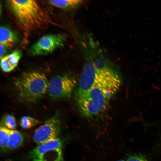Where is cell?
Returning a JSON list of instances; mask_svg holds the SVG:
<instances>
[{"label": "cell", "mask_w": 161, "mask_h": 161, "mask_svg": "<svg viewBox=\"0 0 161 161\" xmlns=\"http://www.w3.org/2000/svg\"><path fill=\"white\" fill-rule=\"evenodd\" d=\"M121 85L117 82H98L86 92L75 94L80 114L86 118H91L103 112Z\"/></svg>", "instance_id": "cell-1"}, {"label": "cell", "mask_w": 161, "mask_h": 161, "mask_svg": "<svg viewBox=\"0 0 161 161\" xmlns=\"http://www.w3.org/2000/svg\"><path fill=\"white\" fill-rule=\"evenodd\" d=\"M49 82L44 74L34 71L23 73L15 80L14 85L19 97L30 103L36 102L45 95Z\"/></svg>", "instance_id": "cell-2"}, {"label": "cell", "mask_w": 161, "mask_h": 161, "mask_svg": "<svg viewBox=\"0 0 161 161\" xmlns=\"http://www.w3.org/2000/svg\"><path fill=\"white\" fill-rule=\"evenodd\" d=\"M7 3L19 22L26 29L31 30L42 21L43 12L36 1L11 0L7 1Z\"/></svg>", "instance_id": "cell-3"}, {"label": "cell", "mask_w": 161, "mask_h": 161, "mask_svg": "<svg viewBox=\"0 0 161 161\" xmlns=\"http://www.w3.org/2000/svg\"><path fill=\"white\" fill-rule=\"evenodd\" d=\"M91 58L100 78L113 76L120 73L105 50L90 35L85 39Z\"/></svg>", "instance_id": "cell-4"}, {"label": "cell", "mask_w": 161, "mask_h": 161, "mask_svg": "<svg viewBox=\"0 0 161 161\" xmlns=\"http://www.w3.org/2000/svg\"><path fill=\"white\" fill-rule=\"evenodd\" d=\"M78 44L83 59V66L75 94H80L88 91L96 84L99 78L86 43L81 41Z\"/></svg>", "instance_id": "cell-5"}, {"label": "cell", "mask_w": 161, "mask_h": 161, "mask_svg": "<svg viewBox=\"0 0 161 161\" xmlns=\"http://www.w3.org/2000/svg\"><path fill=\"white\" fill-rule=\"evenodd\" d=\"M77 83L76 78L70 74H63L53 77L49 82L48 92L54 100L69 98Z\"/></svg>", "instance_id": "cell-6"}, {"label": "cell", "mask_w": 161, "mask_h": 161, "mask_svg": "<svg viewBox=\"0 0 161 161\" xmlns=\"http://www.w3.org/2000/svg\"><path fill=\"white\" fill-rule=\"evenodd\" d=\"M62 143L58 137L38 145L31 151L29 157L44 161H59L63 160Z\"/></svg>", "instance_id": "cell-7"}, {"label": "cell", "mask_w": 161, "mask_h": 161, "mask_svg": "<svg viewBox=\"0 0 161 161\" xmlns=\"http://www.w3.org/2000/svg\"><path fill=\"white\" fill-rule=\"evenodd\" d=\"M66 39L64 34H50L44 35L32 46L31 54L34 56L50 54L63 46Z\"/></svg>", "instance_id": "cell-8"}, {"label": "cell", "mask_w": 161, "mask_h": 161, "mask_svg": "<svg viewBox=\"0 0 161 161\" xmlns=\"http://www.w3.org/2000/svg\"><path fill=\"white\" fill-rule=\"evenodd\" d=\"M60 129V122L58 114L46 120L35 131L34 141L39 145L57 137Z\"/></svg>", "instance_id": "cell-9"}, {"label": "cell", "mask_w": 161, "mask_h": 161, "mask_svg": "<svg viewBox=\"0 0 161 161\" xmlns=\"http://www.w3.org/2000/svg\"><path fill=\"white\" fill-rule=\"evenodd\" d=\"M21 56V52L16 50L6 55L1 59L0 65L1 69L5 72H11L17 66Z\"/></svg>", "instance_id": "cell-10"}, {"label": "cell", "mask_w": 161, "mask_h": 161, "mask_svg": "<svg viewBox=\"0 0 161 161\" xmlns=\"http://www.w3.org/2000/svg\"><path fill=\"white\" fill-rule=\"evenodd\" d=\"M19 41L17 34L8 27L4 26L0 28V44L6 48L13 47Z\"/></svg>", "instance_id": "cell-11"}, {"label": "cell", "mask_w": 161, "mask_h": 161, "mask_svg": "<svg viewBox=\"0 0 161 161\" xmlns=\"http://www.w3.org/2000/svg\"><path fill=\"white\" fill-rule=\"evenodd\" d=\"M82 0H49L51 5L62 10H69L75 9L83 3Z\"/></svg>", "instance_id": "cell-12"}, {"label": "cell", "mask_w": 161, "mask_h": 161, "mask_svg": "<svg viewBox=\"0 0 161 161\" xmlns=\"http://www.w3.org/2000/svg\"><path fill=\"white\" fill-rule=\"evenodd\" d=\"M24 136L19 131L10 130L7 148L14 149L21 146L24 141Z\"/></svg>", "instance_id": "cell-13"}, {"label": "cell", "mask_w": 161, "mask_h": 161, "mask_svg": "<svg viewBox=\"0 0 161 161\" xmlns=\"http://www.w3.org/2000/svg\"><path fill=\"white\" fill-rule=\"evenodd\" d=\"M10 130L0 126V145L1 148L3 151L7 150Z\"/></svg>", "instance_id": "cell-14"}, {"label": "cell", "mask_w": 161, "mask_h": 161, "mask_svg": "<svg viewBox=\"0 0 161 161\" xmlns=\"http://www.w3.org/2000/svg\"><path fill=\"white\" fill-rule=\"evenodd\" d=\"M1 126L10 130H14L17 126L16 118L12 115H5L1 120Z\"/></svg>", "instance_id": "cell-15"}, {"label": "cell", "mask_w": 161, "mask_h": 161, "mask_svg": "<svg viewBox=\"0 0 161 161\" xmlns=\"http://www.w3.org/2000/svg\"><path fill=\"white\" fill-rule=\"evenodd\" d=\"M40 123L38 120L29 116H24L20 119L21 126L24 129L30 128Z\"/></svg>", "instance_id": "cell-16"}, {"label": "cell", "mask_w": 161, "mask_h": 161, "mask_svg": "<svg viewBox=\"0 0 161 161\" xmlns=\"http://www.w3.org/2000/svg\"><path fill=\"white\" fill-rule=\"evenodd\" d=\"M126 161H149L145 156L140 155H132L129 156Z\"/></svg>", "instance_id": "cell-17"}, {"label": "cell", "mask_w": 161, "mask_h": 161, "mask_svg": "<svg viewBox=\"0 0 161 161\" xmlns=\"http://www.w3.org/2000/svg\"><path fill=\"white\" fill-rule=\"evenodd\" d=\"M7 50V48L0 44V59L4 56Z\"/></svg>", "instance_id": "cell-18"}, {"label": "cell", "mask_w": 161, "mask_h": 161, "mask_svg": "<svg viewBox=\"0 0 161 161\" xmlns=\"http://www.w3.org/2000/svg\"><path fill=\"white\" fill-rule=\"evenodd\" d=\"M32 161H43V160H38V159H33V160ZM59 161H63V160H62Z\"/></svg>", "instance_id": "cell-19"}, {"label": "cell", "mask_w": 161, "mask_h": 161, "mask_svg": "<svg viewBox=\"0 0 161 161\" xmlns=\"http://www.w3.org/2000/svg\"><path fill=\"white\" fill-rule=\"evenodd\" d=\"M117 161H126L124 160H118Z\"/></svg>", "instance_id": "cell-20"}]
</instances>
